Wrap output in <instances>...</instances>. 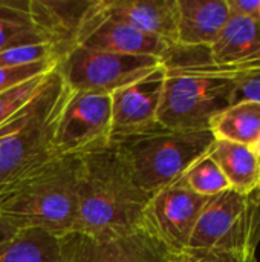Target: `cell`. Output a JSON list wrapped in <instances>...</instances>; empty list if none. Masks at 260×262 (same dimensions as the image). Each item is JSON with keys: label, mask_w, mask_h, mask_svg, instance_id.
Here are the masks:
<instances>
[{"label": "cell", "mask_w": 260, "mask_h": 262, "mask_svg": "<svg viewBox=\"0 0 260 262\" xmlns=\"http://www.w3.org/2000/svg\"><path fill=\"white\" fill-rule=\"evenodd\" d=\"M46 60H52L57 63L52 48L46 43L25 45V46H15L0 51V69L20 68L38 61H46Z\"/></svg>", "instance_id": "603a6c76"}, {"label": "cell", "mask_w": 260, "mask_h": 262, "mask_svg": "<svg viewBox=\"0 0 260 262\" xmlns=\"http://www.w3.org/2000/svg\"><path fill=\"white\" fill-rule=\"evenodd\" d=\"M0 262H61L60 239L41 230H21L0 252Z\"/></svg>", "instance_id": "ffe728a7"}, {"label": "cell", "mask_w": 260, "mask_h": 262, "mask_svg": "<svg viewBox=\"0 0 260 262\" xmlns=\"http://www.w3.org/2000/svg\"><path fill=\"white\" fill-rule=\"evenodd\" d=\"M259 20H260V9H259Z\"/></svg>", "instance_id": "4dcf8cb0"}, {"label": "cell", "mask_w": 260, "mask_h": 262, "mask_svg": "<svg viewBox=\"0 0 260 262\" xmlns=\"http://www.w3.org/2000/svg\"><path fill=\"white\" fill-rule=\"evenodd\" d=\"M231 15L259 18L260 0H227Z\"/></svg>", "instance_id": "4316f807"}, {"label": "cell", "mask_w": 260, "mask_h": 262, "mask_svg": "<svg viewBox=\"0 0 260 262\" xmlns=\"http://www.w3.org/2000/svg\"><path fill=\"white\" fill-rule=\"evenodd\" d=\"M80 157L57 155L0 192V216L17 232L41 230L55 238L75 232Z\"/></svg>", "instance_id": "3957f363"}, {"label": "cell", "mask_w": 260, "mask_h": 262, "mask_svg": "<svg viewBox=\"0 0 260 262\" xmlns=\"http://www.w3.org/2000/svg\"><path fill=\"white\" fill-rule=\"evenodd\" d=\"M208 130H167L129 137L113 143L127 161L138 184L153 195L175 184L215 143Z\"/></svg>", "instance_id": "5b68a950"}, {"label": "cell", "mask_w": 260, "mask_h": 262, "mask_svg": "<svg viewBox=\"0 0 260 262\" xmlns=\"http://www.w3.org/2000/svg\"><path fill=\"white\" fill-rule=\"evenodd\" d=\"M208 64L216 72L244 78L260 72V20L231 15L208 46Z\"/></svg>", "instance_id": "4fadbf2b"}, {"label": "cell", "mask_w": 260, "mask_h": 262, "mask_svg": "<svg viewBox=\"0 0 260 262\" xmlns=\"http://www.w3.org/2000/svg\"><path fill=\"white\" fill-rule=\"evenodd\" d=\"M166 81V66L161 63L146 77L115 91L112 101V143L164 129L158 123V111Z\"/></svg>", "instance_id": "8fae6325"}, {"label": "cell", "mask_w": 260, "mask_h": 262, "mask_svg": "<svg viewBox=\"0 0 260 262\" xmlns=\"http://www.w3.org/2000/svg\"><path fill=\"white\" fill-rule=\"evenodd\" d=\"M48 74L37 75L28 81H23L0 92V126L32 100V97L40 91Z\"/></svg>", "instance_id": "7402d4cb"}, {"label": "cell", "mask_w": 260, "mask_h": 262, "mask_svg": "<svg viewBox=\"0 0 260 262\" xmlns=\"http://www.w3.org/2000/svg\"><path fill=\"white\" fill-rule=\"evenodd\" d=\"M55 68V61L46 60V61H38L20 68H9V69H0V92L20 84L23 81H28L37 75L48 74Z\"/></svg>", "instance_id": "cb8c5ba5"}, {"label": "cell", "mask_w": 260, "mask_h": 262, "mask_svg": "<svg viewBox=\"0 0 260 262\" xmlns=\"http://www.w3.org/2000/svg\"><path fill=\"white\" fill-rule=\"evenodd\" d=\"M77 46L113 54L149 55L162 61L173 45L144 34L123 20L106 15L100 9L98 0H95L83 21Z\"/></svg>", "instance_id": "7c38bea8"}, {"label": "cell", "mask_w": 260, "mask_h": 262, "mask_svg": "<svg viewBox=\"0 0 260 262\" xmlns=\"http://www.w3.org/2000/svg\"><path fill=\"white\" fill-rule=\"evenodd\" d=\"M176 45L208 48L231 17L227 0H176Z\"/></svg>", "instance_id": "2e32d148"}, {"label": "cell", "mask_w": 260, "mask_h": 262, "mask_svg": "<svg viewBox=\"0 0 260 262\" xmlns=\"http://www.w3.org/2000/svg\"><path fill=\"white\" fill-rule=\"evenodd\" d=\"M259 241L260 206L256 192L227 189L208 196L187 249L256 253Z\"/></svg>", "instance_id": "8992f818"}, {"label": "cell", "mask_w": 260, "mask_h": 262, "mask_svg": "<svg viewBox=\"0 0 260 262\" xmlns=\"http://www.w3.org/2000/svg\"><path fill=\"white\" fill-rule=\"evenodd\" d=\"M95 0H29V14L57 61L77 46L83 21Z\"/></svg>", "instance_id": "5bb4252c"}, {"label": "cell", "mask_w": 260, "mask_h": 262, "mask_svg": "<svg viewBox=\"0 0 260 262\" xmlns=\"http://www.w3.org/2000/svg\"><path fill=\"white\" fill-rule=\"evenodd\" d=\"M18 232L12 227V226H9L2 216H0V252L15 238V235H17Z\"/></svg>", "instance_id": "83f0119b"}, {"label": "cell", "mask_w": 260, "mask_h": 262, "mask_svg": "<svg viewBox=\"0 0 260 262\" xmlns=\"http://www.w3.org/2000/svg\"><path fill=\"white\" fill-rule=\"evenodd\" d=\"M256 198H257V201H259V206H260V186H259V189L256 190Z\"/></svg>", "instance_id": "f1b7e54d"}, {"label": "cell", "mask_w": 260, "mask_h": 262, "mask_svg": "<svg viewBox=\"0 0 260 262\" xmlns=\"http://www.w3.org/2000/svg\"><path fill=\"white\" fill-rule=\"evenodd\" d=\"M46 43L29 14V0H0V51Z\"/></svg>", "instance_id": "d6986e66"}, {"label": "cell", "mask_w": 260, "mask_h": 262, "mask_svg": "<svg viewBox=\"0 0 260 262\" xmlns=\"http://www.w3.org/2000/svg\"><path fill=\"white\" fill-rule=\"evenodd\" d=\"M61 262H173L175 253L144 229L113 238L69 233L60 238Z\"/></svg>", "instance_id": "30bf717a"}, {"label": "cell", "mask_w": 260, "mask_h": 262, "mask_svg": "<svg viewBox=\"0 0 260 262\" xmlns=\"http://www.w3.org/2000/svg\"><path fill=\"white\" fill-rule=\"evenodd\" d=\"M150 198L113 143L86 154L80 157L75 233L113 238L143 230Z\"/></svg>", "instance_id": "6da1fadb"}, {"label": "cell", "mask_w": 260, "mask_h": 262, "mask_svg": "<svg viewBox=\"0 0 260 262\" xmlns=\"http://www.w3.org/2000/svg\"><path fill=\"white\" fill-rule=\"evenodd\" d=\"M100 9L138 31L176 45V0H98Z\"/></svg>", "instance_id": "9a60e30c"}, {"label": "cell", "mask_w": 260, "mask_h": 262, "mask_svg": "<svg viewBox=\"0 0 260 262\" xmlns=\"http://www.w3.org/2000/svg\"><path fill=\"white\" fill-rule=\"evenodd\" d=\"M239 101H257L260 103V72L247 75L238 80L236 92H234V103Z\"/></svg>", "instance_id": "484cf974"}, {"label": "cell", "mask_w": 260, "mask_h": 262, "mask_svg": "<svg viewBox=\"0 0 260 262\" xmlns=\"http://www.w3.org/2000/svg\"><path fill=\"white\" fill-rule=\"evenodd\" d=\"M208 196L185 187L181 181L152 195L143 216V229L172 253L187 250L198 218Z\"/></svg>", "instance_id": "9c48e42d"}, {"label": "cell", "mask_w": 260, "mask_h": 262, "mask_svg": "<svg viewBox=\"0 0 260 262\" xmlns=\"http://www.w3.org/2000/svg\"><path fill=\"white\" fill-rule=\"evenodd\" d=\"M166 81L158 123L167 130H208L233 104L238 78L208 64V48L173 45L162 58Z\"/></svg>", "instance_id": "7a4b0ae2"}, {"label": "cell", "mask_w": 260, "mask_h": 262, "mask_svg": "<svg viewBox=\"0 0 260 262\" xmlns=\"http://www.w3.org/2000/svg\"><path fill=\"white\" fill-rule=\"evenodd\" d=\"M173 262H257L256 253H234L215 250H190L175 256Z\"/></svg>", "instance_id": "d4e9b609"}, {"label": "cell", "mask_w": 260, "mask_h": 262, "mask_svg": "<svg viewBox=\"0 0 260 262\" xmlns=\"http://www.w3.org/2000/svg\"><path fill=\"white\" fill-rule=\"evenodd\" d=\"M110 95L69 91L54 135L57 155L83 157L112 144Z\"/></svg>", "instance_id": "ba28073f"}, {"label": "cell", "mask_w": 260, "mask_h": 262, "mask_svg": "<svg viewBox=\"0 0 260 262\" xmlns=\"http://www.w3.org/2000/svg\"><path fill=\"white\" fill-rule=\"evenodd\" d=\"M256 154H257V157H259V160H260V144H259V147L256 149Z\"/></svg>", "instance_id": "f546056e"}, {"label": "cell", "mask_w": 260, "mask_h": 262, "mask_svg": "<svg viewBox=\"0 0 260 262\" xmlns=\"http://www.w3.org/2000/svg\"><path fill=\"white\" fill-rule=\"evenodd\" d=\"M67 94L54 68L32 100L0 126V192L57 157L54 135Z\"/></svg>", "instance_id": "277c9868"}, {"label": "cell", "mask_w": 260, "mask_h": 262, "mask_svg": "<svg viewBox=\"0 0 260 262\" xmlns=\"http://www.w3.org/2000/svg\"><path fill=\"white\" fill-rule=\"evenodd\" d=\"M179 181L202 196H213L230 189L227 178L208 154L193 163Z\"/></svg>", "instance_id": "44dd1931"}, {"label": "cell", "mask_w": 260, "mask_h": 262, "mask_svg": "<svg viewBox=\"0 0 260 262\" xmlns=\"http://www.w3.org/2000/svg\"><path fill=\"white\" fill-rule=\"evenodd\" d=\"M210 130L216 140L238 143L254 152L260 144V103L239 101L219 114Z\"/></svg>", "instance_id": "ac0fdd59"}, {"label": "cell", "mask_w": 260, "mask_h": 262, "mask_svg": "<svg viewBox=\"0 0 260 262\" xmlns=\"http://www.w3.org/2000/svg\"><path fill=\"white\" fill-rule=\"evenodd\" d=\"M208 155L219 166L230 189L241 193H253L260 186V160L247 146L215 140Z\"/></svg>", "instance_id": "e0dca14e"}, {"label": "cell", "mask_w": 260, "mask_h": 262, "mask_svg": "<svg viewBox=\"0 0 260 262\" xmlns=\"http://www.w3.org/2000/svg\"><path fill=\"white\" fill-rule=\"evenodd\" d=\"M162 61L149 55H126L75 46L55 63L57 72L72 92L112 95L146 77Z\"/></svg>", "instance_id": "52a82bcc"}]
</instances>
